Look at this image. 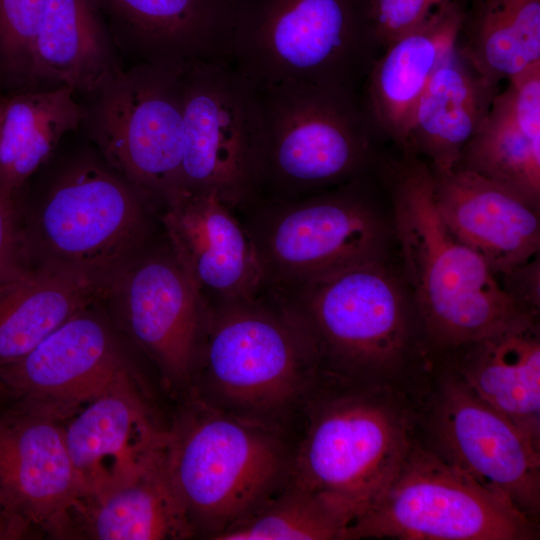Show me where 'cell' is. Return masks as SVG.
<instances>
[{
	"label": "cell",
	"instance_id": "obj_1",
	"mask_svg": "<svg viewBox=\"0 0 540 540\" xmlns=\"http://www.w3.org/2000/svg\"><path fill=\"white\" fill-rule=\"evenodd\" d=\"M321 373L326 385L316 382L288 479L347 529L378 503L418 442L419 405L397 382Z\"/></svg>",
	"mask_w": 540,
	"mask_h": 540
},
{
	"label": "cell",
	"instance_id": "obj_2",
	"mask_svg": "<svg viewBox=\"0 0 540 540\" xmlns=\"http://www.w3.org/2000/svg\"><path fill=\"white\" fill-rule=\"evenodd\" d=\"M379 166L390 196L397 256L433 355L534 317L512 301L484 259L445 225L435 205L430 167L422 158L402 151L399 159Z\"/></svg>",
	"mask_w": 540,
	"mask_h": 540
},
{
	"label": "cell",
	"instance_id": "obj_3",
	"mask_svg": "<svg viewBox=\"0 0 540 540\" xmlns=\"http://www.w3.org/2000/svg\"><path fill=\"white\" fill-rule=\"evenodd\" d=\"M267 290L309 337L323 372L400 383L432 359L395 254Z\"/></svg>",
	"mask_w": 540,
	"mask_h": 540
},
{
	"label": "cell",
	"instance_id": "obj_4",
	"mask_svg": "<svg viewBox=\"0 0 540 540\" xmlns=\"http://www.w3.org/2000/svg\"><path fill=\"white\" fill-rule=\"evenodd\" d=\"M153 206L103 158L81 157L56 175L20 223L22 260L105 286L149 244Z\"/></svg>",
	"mask_w": 540,
	"mask_h": 540
},
{
	"label": "cell",
	"instance_id": "obj_5",
	"mask_svg": "<svg viewBox=\"0 0 540 540\" xmlns=\"http://www.w3.org/2000/svg\"><path fill=\"white\" fill-rule=\"evenodd\" d=\"M379 52L368 0H232L229 64L257 87L357 90Z\"/></svg>",
	"mask_w": 540,
	"mask_h": 540
},
{
	"label": "cell",
	"instance_id": "obj_6",
	"mask_svg": "<svg viewBox=\"0 0 540 540\" xmlns=\"http://www.w3.org/2000/svg\"><path fill=\"white\" fill-rule=\"evenodd\" d=\"M197 400L168 430L165 461L196 533L213 538L280 490L291 457L263 420Z\"/></svg>",
	"mask_w": 540,
	"mask_h": 540
},
{
	"label": "cell",
	"instance_id": "obj_7",
	"mask_svg": "<svg viewBox=\"0 0 540 540\" xmlns=\"http://www.w3.org/2000/svg\"><path fill=\"white\" fill-rule=\"evenodd\" d=\"M257 88L264 124L259 199L314 194L378 165L379 135L358 90L296 80Z\"/></svg>",
	"mask_w": 540,
	"mask_h": 540
},
{
	"label": "cell",
	"instance_id": "obj_8",
	"mask_svg": "<svg viewBox=\"0 0 540 540\" xmlns=\"http://www.w3.org/2000/svg\"><path fill=\"white\" fill-rule=\"evenodd\" d=\"M369 174L292 199H259L238 212L254 246L264 288L312 280L397 253L391 211Z\"/></svg>",
	"mask_w": 540,
	"mask_h": 540
},
{
	"label": "cell",
	"instance_id": "obj_9",
	"mask_svg": "<svg viewBox=\"0 0 540 540\" xmlns=\"http://www.w3.org/2000/svg\"><path fill=\"white\" fill-rule=\"evenodd\" d=\"M208 305L197 371L227 410L263 420L312 390L315 349L272 292Z\"/></svg>",
	"mask_w": 540,
	"mask_h": 540
},
{
	"label": "cell",
	"instance_id": "obj_10",
	"mask_svg": "<svg viewBox=\"0 0 540 540\" xmlns=\"http://www.w3.org/2000/svg\"><path fill=\"white\" fill-rule=\"evenodd\" d=\"M182 72L135 63L80 100V127L104 161L163 208L183 195Z\"/></svg>",
	"mask_w": 540,
	"mask_h": 540
},
{
	"label": "cell",
	"instance_id": "obj_11",
	"mask_svg": "<svg viewBox=\"0 0 540 540\" xmlns=\"http://www.w3.org/2000/svg\"><path fill=\"white\" fill-rule=\"evenodd\" d=\"M182 83L183 195H214L239 212L260 197L258 88L227 62L193 65Z\"/></svg>",
	"mask_w": 540,
	"mask_h": 540
},
{
	"label": "cell",
	"instance_id": "obj_12",
	"mask_svg": "<svg viewBox=\"0 0 540 540\" xmlns=\"http://www.w3.org/2000/svg\"><path fill=\"white\" fill-rule=\"evenodd\" d=\"M535 521L419 438L382 498L343 539L531 540L538 538Z\"/></svg>",
	"mask_w": 540,
	"mask_h": 540
},
{
	"label": "cell",
	"instance_id": "obj_13",
	"mask_svg": "<svg viewBox=\"0 0 540 540\" xmlns=\"http://www.w3.org/2000/svg\"><path fill=\"white\" fill-rule=\"evenodd\" d=\"M435 386L419 406L422 443L472 480L536 520L540 446L475 396L439 360Z\"/></svg>",
	"mask_w": 540,
	"mask_h": 540
},
{
	"label": "cell",
	"instance_id": "obj_14",
	"mask_svg": "<svg viewBox=\"0 0 540 540\" xmlns=\"http://www.w3.org/2000/svg\"><path fill=\"white\" fill-rule=\"evenodd\" d=\"M101 299L165 381L183 382L197 371L209 305L167 238L162 246L148 244L105 285Z\"/></svg>",
	"mask_w": 540,
	"mask_h": 540
},
{
	"label": "cell",
	"instance_id": "obj_15",
	"mask_svg": "<svg viewBox=\"0 0 540 540\" xmlns=\"http://www.w3.org/2000/svg\"><path fill=\"white\" fill-rule=\"evenodd\" d=\"M92 305L0 365V381L15 404L63 423L129 370L111 322Z\"/></svg>",
	"mask_w": 540,
	"mask_h": 540
},
{
	"label": "cell",
	"instance_id": "obj_16",
	"mask_svg": "<svg viewBox=\"0 0 540 540\" xmlns=\"http://www.w3.org/2000/svg\"><path fill=\"white\" fill-rule=\"evenodd\" d=\"M66 421L65 443L80 495L110 492L165 459L168 430L154 421L130 370Z\"/></svg>",
	"mask_w": 540,
	"mask_h": 540
},
{
	"label": "cell",
	"instance_id": "obj_17",
	"mask_svg": "<svg viewBox=\"0 0 540 540\" xmlns=\"http://www.w3.org/2000/svg\"><path fill=\"white\" fill-rule=\"evenodd\" d=\"M79 495L63 423L17 404L0 411V504L22 537L49 533Z\"/></svg>",
	"mask_w": 540,
	"mask_h": 540
},
{
	"label": "cell",
	"instance_id": "obj_18",
	"mask_svg": "<svg viewBox=\"0 0 540 540\" xmlns=\"http://www.w3.org/2000/svg\"><path fill=\"white\" fill-rule=\"evenodd\" d=\"M119 52L185 71L229 63L232 0H93Z\"/></svg>",
	"mask_w": 540,
	"mask_h": 540
},
{
	"label": "cell",
	"instance_id": "obj_19",
	"mask_svg": "<svg viewBox=\"0 0 540 540\" xmlns=\"http://www.w3.org/2000/svg\"><path fill=\"white\" fill-rule=\"evenodd\" d=\"M165 236L207 302L264 289L254 246L238 212L214 195H183L163 208Z\"/></svg>",
	"mask_w": 540,
	"mask_h": 540
},
{
	"label": "cell",
	"instance_id": "obj_20",
	"mask_svg": "<svg viewBox=\"0 0 540 540\" xmlns=\"http://www.w3.org/2000/svg\"><path fill=\"white\" fill-rule=\"evenodd\" d=\"M431 173L443 222L496 276L539 255V210L474 172L454 168Z\"/></svg>",
	"mask_w": 540,
	"mask_h": 540
},
{
	"label": "cell",
	"instance_id": "obj_21",
	"mask_svg": "<svg viewBox=\"0 0 540 540\" xmlns=\"http://www.w3.org/2000/svg\"><path fill=\"white\" fill-rule=\"evenodd\" d=\"M538 320L520 318L434 357L540 446Z\"/></svg>",
	"mask_w": 540,
	"mask_h": 540
},
{
	"label": "cell",
	"instance_id": "obj_22",
	"mask_svg": "<svg viewBox=\"0 0 540 540\" xmlns=\"http://www.w3.org/2000/svg\"><path fill=\"white\" fill-rule=\"evenodd\" d=\"M465 13L460 0L445 1L419 26L385 47L364 80L366 112L378 135L400 149L418 98L455 49Z\"/></svg>",
	"mask_w": 540,
	"mask_h": 540
},
{
	"label": "cell",
	"instance_id": "obj_23",
	"mask_svg": "<svg viewBox=\"0 0 540 540\" xmlns=\"http://www.w3.org/2000/svg\"><path fill=\"white\" fill-rule=\"evenodd\" d=\"M454 168L481 175L540 211V64L497 93Z\"/></svg>",
	"mask_w": 540,
	"mask_h": 540
},
{
	"label": "cell",
	"instance_id": "obj_24",
	"mask_svg": "<svg viewBox=\"0 0 540 540\" xmlns=\"http://www.w3.org/2000/svg\"><path fill=\"white\" fill-rule=\"evenodd\" d=\"M48 534L65 539L174 540L196 531L164 459L110 492L79 495Z\"/></svg>",
	"mask_w": 540,
	"mask_h": 540
},
{
	"label": "cell",
	"instance_id": "obj_25",
	"mask_svg": "<svg viewBox=\"0 0 540 540\" xmlns=\"http://www.w3.org/2000/svg\"><path fill=\"white\" fill-rule=\"evenodd\" d=\"M499 91L455 46L418 98L401 151L419 156L433 172L452 170Z\"/></svg>",
	"mask_w": 540,
	"mask_h": 540
},
{
	"label": "cell",
	"instance_id": "obj_26",
	"mask_svg": "<svg viewBox=\"0 0 540 540\" xmlns=\"http://www.w3.org/2000/svg\"><path fill=\"white\" fill-rule=\"evenodd\" d=\"M123 68L119 52L93 0H46L27 89L92 91Z\"/></svg>",
	"mask_w": 540,
	"mask_h": 540
},
{
	"label": "cell",
	"instance_id": "obj_27",
	"mask_svg": "<svg viewBox=\"0 0 540 540\" xmlns=\"http://www.w3.org/2000/svg\"><path fill=\"white\" fill-rule=\"evenodd\" d=\"M103 289L82 274L48 267L26 266L0 282V365L28 353Z\"/></svg>",
	"mask_w": 540,
	"mask_h": 540
},
{
	"label": "cell",
	"instance_id": "obj_28",
	"mask_svg": "<svg viewBox=\"0 0 540 540\" xmlns=\"http://www.w3.org/2000/svg\"><path fill=\"white\" fill-rule=\"evenodd\" d=\"M82 106L73 89L13 90L0 118V188L17 197L63 136L80 128Z\"/></svg>",
	"mask_w": 540,
	"mask_h": 540
},
{
	"label": "cell",
	"instance_id": "obj_29",
	"mask_svg": "<svg viewBox=\"0 0 540 540\" xmlns=\"http://www.w3.org/2000/svg\"><path fill=\"white\" fill-rule=\"evenodd\" d=\"M456 49L496 84L540 64V0H475Z\"/></svg>",
	"mask_w": 540,
	"mask_h": 540
},
{
	"label": "cell",
	"instance_id": "obj_30",
	"mask_svg": "<svg viewBox=\"0 0 540 540\" xmlns=\"http://www.w3.org/2000/svg\"><path fill=\"white\" fill-rule=\"evenodd\" d=\"M345 529L321 501L289 483L212 539L335 540L343 539Z\"/></svg>",
	"mask_w": 540,
	"mask_h": 540
},
{
	"label": "cell",
	"instance_id": "obj_31",
	"mask_svg": "<svg viewBox=\"0 0 540 540\" xmlns=\"http://www.w3.org/2000/svg\"><path fill=\"white\" fill-rule=\"evenodd\" d=\"M46 0H0V69L3 82L27 89L32 52Z\"/></svg>",
	"mask_w": 540,
	"mask_h": 540
},
{
	"label": "cell",
	"instance_id": "obj_32",
	"mask_svg": "<svg viewBox=\"0 0 540 540\" xmlns=\"http://www.w3.org/2000/svg\"><path fill=\"white\" fill-rule=\"evenodd\" d=\"M447 0H368V16L380 52L419 26Z\"/></svg>",
	"mask_w": 540,
	"mask_h": 540
},
{
	"label": "cell",
	"instance_id": "obj_33",
	"mask_svg": "<svg viewBox=\"0 0 540 540\" xmlns=\"http://www.w3.org/2000/svg\"><path fill=\"white\" fill-rule=\"evenodd\" d=\"M16 198L0 188V282L26 267L21 257Z\"/></svg>",
	"mask_w": 540,
	"mask_h": 540
},
{
	"label": "cell",
	"instance_id": "obj_34",
	"mask_svg": "<svg viewBox=\"0 0 540 540\" xmlns=\"http://www.w3.org/2000/svg\"><path fill=\"white\" fill-rule=\"evenodd\" d=\"M502 289L525 313L538 317L540 310L539 255L497 276Z\"/></svg>",
	"mask_w": 540,
	"mask_h": 540
},
{
	"label": "cell",
	"instance_id": "obj_35",
	"mask_svg": "<svg viewBox=\"0 0 540 540\" xmlns=\"http://www.w3.org/2000/svg\"><path fill=\"white\" fill-rule=\"evenodd\" d=\"M20 538H22V535L0 504V540Z\"/></svg>",
	"mask_w": 540,
	"mask_h": 540
},
{
	"label": "cell",
	"instance_id": "obj_36",
	"mask_svg": "<svg viewBox=\"0 0 540 540\" xmlns=\"http://www.w3.org/2000/svg\"><path fill=\"white\" fill-rule=\"evenodd\" d=\"M4 396H8L5 387L0 381V399H2Z\"/></svg>",
	"mask_w": 540,
	"mask_h": 540
},
{
	"label": "cell",
	"instance_id": "obj_37",
	"mask_svg": "<svg viewBox=\"0 0 540 540\" xmlns=\"http://www.w3.org/2000/svg\"><path fill=\"white\" fill-rule=\"evenodd\" d=\"M4 96L5 95H0V118H1V113H2V109H3Z\"/></svg>",
	"mask_w": 540,
	"mask_h": 540
},
{
	"label": "cell",
	"instance_id": "obj_38",
	"mask_svg": "<svg viewBox=\"0 0 540 540\" xmlns=\"http://www.w3.org/2000/svg\"><path fill=\"white\" fill-rule=\"evenodd\" d=\"M3 83V78H2V73H1V69H0V84Z\"/></svg>",
	"mask_w": 540,
	"mask_h": 540
}]
</instances>
